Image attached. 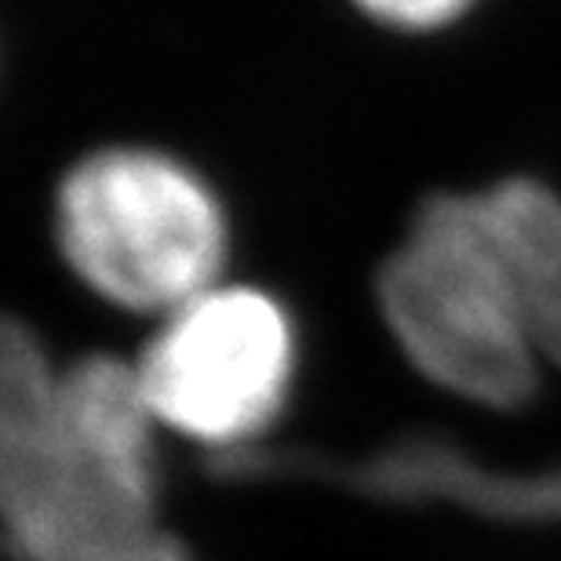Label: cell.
Listing matches in <instances>:
<instances>
[{
	"label": "cell",
	"mask_w": 561,
	"mask_h": 561,
	"mask_svg": "<svg viewBox=\"0 0 561 561\" xmlns=\"http://www.w3.org/2000/svg\"><path fill=\"white\" fill-rule=\"evenodd\" d=\"M157 416L136 365L92 354L62 373L41 456L0 500L19 561H92L153 533Z\"/></svg>",
	"instance_id": "cell-2"
},
{
	"label": "cell",
	"mask_w": 561,
	"mask_h": 561,
	"mask_svg": "<svg viewBox=\"0 0 561 561\" xmlns=\"http://www.w3.org/2000/svg\"><path fill=\"white\" fill-rule=\"evenodd\" d=\"M55 238L95 296L164 318L219 280L227 211L179 157L106 146L81 157L59 183Z\"/></svg>",
	"instance_id": "cell-3"
},
{
	"label": "cell",
	"mask_w": 561,
	"mask_h": 561,
	"mask_svg": "<svg viewBox=\"0 0 561 561\" xmlns=\"http://www.w3.org/2000/svg\"><path fill=\"white\" fill-rule=\"evenodd\" d=\"M136 376L168 431L216 456L255 448L296 379L291 318L260 288L216 280L164 313Z\"/></svg>",
	"instance_id": "cell-4"
},
{
	"label": "cell",
	"mask_w": 561,
	"mask_h": 561,
	"mask_svg": "<svg viewBox=\"0 0 561 561\" xmlns=\"http://www.w3.org/2000/svg\"><path fill=\"white\" fill-rule=\"evenodd\" d=\"M533 340H536V354H540V362H551L561 368V291H554V296L536 310Z\"/></svg>",
	"instance_id": "cell-9"
},
{
	"label": "cell",
	"mask_w": 561,
	"mask_h": 561,
	"mask_svg": "<svg viewBox=\"0 0 561 561\" xmlns=\"http://www.w3.org/2000/svg\"><path fill=\"white\" fill-rule=\"evenodd\" d=\"M92 561H186V554H183V547H179L175 540H168L164 533L153 529V533L139 536V540L117 547V551L99 554Z\"/></svg>",
	"instance_id": "cell-8"
},
{
	"label": "cell",
	"mask_w": 561,
	"mask_h": 561,
	"mask_svg": "<svg viewBox=\"0 0 561 561\" xmlns=\"http://www.w3.org/2000/svg\"><path fill=\"white\" fill-rule=\"evenodd\" d=\"M62 373L22 321L0 313V500L48 442Z\"/></svg>",
	"instance_id": "cell-6"
},
{
	"label": "cell",
	"mask_w": 561,
	"mask_h": 561,
	"mask_svg": "<svg viewBox=\"0 0 561 561\" xmlns=\"http://www.w3.org/2000/svg\"><path fill=\"white\" fill-rule=\"evenodd\" d=\"M561 291V197L536 179L437 194L379 271V310L448 394L514 409L536 390L533 318Z\"/></svg>",
	"instance_id": "cell-1"
},
{
	"label": "cell",
	"mask_w": 561,
	"mask_h": 561,
	"mask_svg": "<svg viewBox=\"0 0 561 561\" xmlns=\"http://www.w3.org/2000/svg\"><path fill=\"white\" fill-rule=\"evenodd\" d=\"M351 4L365 11L368 19L383 22V26L423 33L456 22L474 0H351Z\"/></svg>",
	"instance_id": "cell-7"
},
{
	"label": "cell",
	"mask_w": 561,
	"mask_h": 561,
	"mask_svg": "<svg viewBox=\"0 0 561 561\" xmlns=\"http://www.w3.org/2000/svg\"><path fill=\"white\" fill-rule=\"evenodd\" d=\"M219 474H274V470H318L329 481L387 500H445L500 522H561V470H492L437 437H405L357 463H318L302 456H274L241 448L211 459Z\"/></svg>",
	"instance_id": "cell-5"
}]
</instances>
